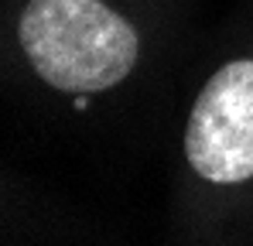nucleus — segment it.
<instances>
[{
  "mask_svg": "<svg viewBox=\"0 0 253 246\" xmlns=\"http://www.w3.org/2000/svg\"><path fill=\"white\" fill-rule=\"evenodd\" d=\"M31 69L65 92H99L124 79L137 35L103 0H31L17 21Z\"/></svg>",
  "mask_w": 253,
  "mask_h": 246,
  "instance_id": "1",
  "label": "nucleus"
},
{
  "mask_svg": "<svg viewBox=\"0 0 253 246\" xmlns=\"http://www.w3.org/2000/svg\"><path fill=\"white\" fill-rule=\"evenodd\" d=\"M188 164L215 185L253 178V62L222 65L195 99L185 130Z\"/></svg>",
  "mask_w": 253,
  "mask_h": 246,
  "instance_id": "2",
  "label": "nucleus"
}]
</instances>
